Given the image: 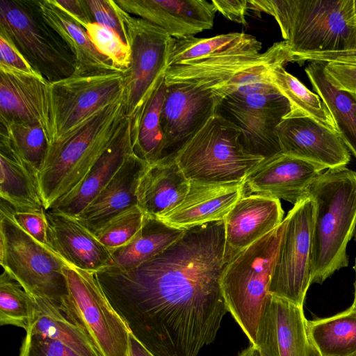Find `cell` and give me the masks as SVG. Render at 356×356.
<instances>
[{
    "label": "cell",
    "mask_w": 356,
    "mask_h": 356,
    "mask_svg": "<svg viewBox=\"0 0 356 356\" xmlns=\"http://www.w3.org/2000/svg\"><path fill=\"white\" fill-rule=\"evenodd\" d=\"M270 56L242 73L220 92L216 114L241 131L240 140L250 154L264 159L282 152L277 127L290 111L289 101L269 79L270 70L292 62L286 43H274Z\"/></svg>",
    "instance_id": "obj_1"
},
{
    "label": "cell",
    "mask_w": 356,
    "mask_h": 356,
    "mask_svg": "<svg viewBox=\"0 0 356 356\" xmlns=\"http://www.w3.org/2000/svg\"><path fill=\"white\" fill-rule=\"evenodd\" d=\"M125 116L124 93L49 145L38 172L45 210L82 181L114 138Z\"/></svg>",
    "instance_id": "obj_2"
},
{
    "label": "cell",
    "mask_w": 356,
    "mask_h": 356,
    "mask_svg": "<svg viewBox=\"0 0 356 356\" xmlns=\"http://www.w3.org/2000/svg\"><path fill=\"white\" fill-rule=\"evenodd\" d=\"M249 9L271 15L293 57L356 50L353 0H251Z\"/></svg>",
    "instance_id": "obj_3"
},
{
    "label": "cell",
    "mask_w": 356,
    "mask_h": 356,
    "mask_svg": "<svg viewBox=\"0 0 356 356\" xmlns=\"http://www.w3.org/2000/svg\"><path fill=\"white\" fill-rule=\"evenodd\" d=\"M314 203L312 284H322L348 265L347 245L356 227V172L327 169L309 186Z\"/></svg>",
    "instance_id": "obj_4"
},
{
    "label": "cell",
    "mask_w": 356,
    "mask_h": 356,
    "mask_svg": "<svg viewBox=\"0 0 356 356\" xmlns=\"http://www.w3.org/2000/svg\"><path fill=\"white\" fill-rule=\"evenodd\" d=\"M286 224L282 223L227 262L220 288L227 309L255 346L257 330L269 293L271 275Z\"/></svg>",
    "instance_id": "obj_5"
},
{
    "label": "cell",
    "mask_w": 356,
    "mask_h": 356,
    "mask_svg": "<svg viewBox=\"0 0 356 356\" xmlns=\"http://www.w3.org/2000/svg\"><path fill=\"white\" fill-rule=\"evenodd\" d=\"M0 263L33 298L47 300L67 312L69 291L63 266L66 262L22 229L13 208L1 200Z\"/></svg>",
    "instance_id": "obj_6"
},
{
    "label": "cell",
    "mask_w": 356,
    "mask_h": 356,
    "mask_svg": "<svg viewBox=\"0 0 356 356\" xmlns=\"http://www.w3.org/2000/svg\"><path fill=\"white\" fill-rule=\"evenodd\" d=\"M238 128L218 114L174 155L189 181L203 184L242 182L264 158L243 147Z\"/></svg>",
    "instance_id": "obj_7"
},
{
    "label": "cell",
    "mask_w": 356,
    "mask_h": 356,
    "mask_svg": "<svg viewBox=\"0 0 356 356\" xmlns=\"http://www.w3.org/2000/svg\"><path fill=\"white\" fill-rule=\"evenodd\" d=\"M0 33L49 83L74 74V56L58 33L45 22L37 0H0Z\"/></svg>",
    "instance_id": "obj_8"
},
{
    "label": "cell",
    "mask_w": 356,
    "mask_h": 356,
    "mask_svg": "<svg viewBox=\"0 0 356 356\" xmlns=\"http://www.w3.org/2000/svg\"><path fill=\"white\" fill-rule=\"evenodd\" d=\"M122 17L131 48V63L123 74L132 138L148 102L165 79L175 39L162 28L123 9Z\"/></svg>",
    "instance_id": "obj_9"
},
{
    "label": "cell",
    "mask_w": 356,
    "mask_h": 356,
    "mask_svg": "<svg viewBox=\"0 0 356 356\" xmlns=\"http://www.w3.org/2000/svg\"><path fill=\"white\" fill-rule=\"evenodd\" d=\"M69 291L68 314L91 338L102 356H129L130 331L112 307L95 272L63 266Z\"/></svg>",
    "instance_id": "obj_10"
},
{
    "label": "cell",
    "mask_w": 356,
    "mask_h": 356,
    "mask_svg": "<svg viewBox=\"0 0 356 356\" xmlns=\"http://www.w3.org/2000/svg\"><path fill=\"white\" fill-rule=\"evenodd\" d=\"M286 219L271 275L269 293L303 307L312 284L313 200L309 197L300 200L289 211Z\"/></svg>",
    "instance_id": "obj_11"
},
{
    "label": "cell",
    "mask_w": 356,
    "mask_h": 356,
    "mask_svg": "<svg viewBox=\"0 0 356 356\" xmlns=\"http://www.w3.org/2000/svg\"><path fill=\"white\" fill-rule=\"evenodd\" d=\"M55 140L125 93L123 72L73 74L50 83Z\"/></svg>",
    "instance_id": "obj_12"
},
{
    "label": "cell",
    "mask_w": 356,
    "mask_h": 356,
    "mask_svg": "<svg viewBox=\"0 0 356 356\" xmlns=\"http://www.w3.org/2000/svg\"><path fill=\"white\" fill-rule=\"evenodd\" d=\"M34 298L35 312L19 356H102L71 315L47 300Z\"/></svg>",
    "instance_id": "obj_13"
},
{
    "label": "cell",
    "mask_w": 356,
    "mask_h": 356,
    "mask_svg": "<svg viewBox=\"0 0 356 356\" xmlns=\"http://www.w3.org/2000/svg\"><path fill=\"white\" fill-rule=\"evenodd\" d=\"M0 122L40 125L55 140L50 83L40 75L0 65Z\"/></svg>",
    "instance_id": "obj_14"
},
{
    "label": "cell",
    "mask_w": 356,
    "mask_h": 356,
    "mask_svg": "<svg viewBox=\"0 0 356 356\" xmlns=\"http://www.w3.org/2000/svg\"><path fill=\"white\" fill-rule=\"evenodd\" d=\"M307 321L303 307L269 294L254 346L261 356H321L309 337Z\"/></svg>",
    "instance_id": "obj_15"
},
{
    "label": "cell",
    "mask_w": 356,
    "mask_h": 356,
    "mask_svg": "<svg viewBox=\"0 0 356 356\" xmlns=\"http://www.w3.org/2000/svg\"><path fill=\"white\" fill-rule=\"evenodd\" d=\"M166 86L161 115L165 141L163 158L174 156L216 114L218 104L209 90L183 83Z\"/></svg>",
    "instance_id": "obj_16"
},
{
    "label": "cell",
    "mask_w": 356,
    "mask_h": 356,
    "mask_svg": "<svg viewBox=\"0 0 356 356\" xmlns=\"http://www.w3.org/2000/svg\"><path fill=\"white\" fill-rule=\"evenodd\" d=\"M325 169L280 153L264 159L246 175L243 181V195L281 199L294 205L306 197L309 186Z\"/></svg>",
    "instance_id": "obj_17"
},
{
    "label": "cell",
    "mask_w": 356,
    "mask_h": 356,
    "mask_svg": "<svg viewBox=\"0 0 356 356\" xmlns=\"http://www.w3.org/2000/svg\"><path fill=\"white\" fill-rule=\"evenodd\" d=\"M282 152L324 166L346 167L349 150L337 131L310 117L284 118L277 127Z\"/></svg>",
    "instance_id": "obj_18"
},
{
    "label": "cell",
    "mask_w": 356,
    "mask_h": 356,
    "mask_svg": "<svg viewBox=\"0 0 356 356\" xmlns=\"http://www.w3.org/2000/svg\"><path fill=\"white\" fill-rule=\"evenodd\" d=\"M127 13L164 29L176 40L186 39L210 29L215 6L207 0H117Z\"/></svg>",
    "instance_id": "obj_19"
},
{
    "label": "cell",
    "mask_w": 356,
    "mask_h": 356,
    "mask_svg": "<svg viewBox=\"0 0 356 356\" xmlns=\"http://www.w3.org/2000/svg\"><path fill=\"white\" fill-rule=\"evenodd\" d=\"M280 200L257 195L241 197L224 218L225 264L283 221Z\"/></svg>",
    "instance_id": "obj_20"
},
{
    "label": "cell",
    "mask_w": 356,
    "mask_h": 356,
    "mask_svg": "<svg viewBox=\"0 0 356 356\" xmlns=\"http://www.w3.org/2000/svg\"><path fill=\"white\" fill-rule=\"evenodd\" d=\"M49 248L66 263L96 272L111 266L108 249L73 217L46 210Z\"/></svg>",
    "instance_id": "obj_21"
},
{
    "label": "cell",
    "mask_w": 356,
    "mask_h": 356,
    "mask_svg": "<svg viewBox=\"0 0 356 356\" xmlns=\"http://www.w3.org/2000/svg\"><path fill=\"white\" fill-rule=\"evenodd\" d=\"M243 196V181L203 184L190 181L189 191L184 200L158 219L184 230L222 220Z\"/></svg>",
    "instance_id": "obj_22"
},
{
    "label": "cell",
    "mask_w": 356,
    "mask_h": 356,
    "mask_svg": "<svg viewBox=\"0 0 356 356\" xmlns=\"http://www.w3.org/2000/svg\"><path fill=\"white\" fill-rule=\"evenodd\" d=\"M132 153L131 123L125 116L114 138L82 181L49 209L76 218L109 183Z\"/></svg>",
    "instance_id": "obj_23"
},
{
    "label": "cell",
    "mask_w": 356,
    "mask_h": 356,
    "mask_svg": "<svg viewBox=\"0 0 356 356\" xmlns=\"http://www.w3.org/2000/svg\"><path fill=\"white\" fill-rule=\"evenodd\" d=\"M147 163L132 153L97 197L75 218L95 234L112 218L138 205L137 188Z\"/></svg>",
    "instance_id": "obj_24"
},
{
    "label": "cell",
    "mask_w": 356,
    "mask_h": 356,
    "mask_svg": "<svg viewBox=\"0 0 356 356\" xmlns=\"http://www.w3.org/2000/svg\"><path fill=\"white\" fill-rule=\"evenodd\" d=\"M190 181L175 156L147 164L137 188L138 206L149 217L158 218L176 208L185 198Z\"/></svg>",
    "instance_id": "obj_25"
},
{
    "label": "cell",
    "mask_w": 356,
    "mask_h": 356,
    "mask_svg": "<svg viewBox=\"0 0 356 356\" xmlns=\"http://www.w3.org/2000/svg\"><path fill=\"white\" fill-rule=\"evenodd\" d=\"M273 50L274 44L260 54L224 56L170 65L165 72V84L192 85L211 91L213 96L242 73L267 60Z\"/></svg>",
    "instance_id": "obj_26"
},
{
    "label": "cell",
    "mask_w": 356,
    "mask_h": 356,
    "mask_svg": "<svg viewBox=\"0 0 356 356\" xmlns=\"http://www.w3.org/2000/svg\"><path fill=\"white\" fill-rule=\"evenodd\" d=\"M0 197L16 211L44 209L38 172L18 153L9 140L0 134Z\"/></svg>",
    "instance_id": "obj_27"
},
{
    "label": "cell",
    "mask_w": 356,
    "mask_h": 356,
    "mask_svg": "<svg viewBox=\"0 0 356 356\" xmlns=\"http://www.w3.org/2000/svg\"><path fill=\"white\" fill-rule=\"evenodd\" d=\"M37 3L45 22L58 33L73 53L76 60L74 74L119 72L109 58L98 51L86 29L72 17L51 0H37Z\"/></svg>",
    "instance_id": "obj_28"
},
{
    "label": "cell",
    "mask_w": 356,
    "mask_h": 356,
    "mask_svg": "<svg viewBox=\"0 0 356 356\" xmlns=\"http://www.w3.org/2000/svg\"><path fill=\"white\" fill-rule=\"evenodd\" d=\"M261 49V43L245 33H229L208 38L175 39L169 66L224 56L260 54Z\"/></svg>",
    "instance_id": "obj_29"
},
{
    "label": "cell",
    "mask_w": 356,
    "mask_h": 356,
    "mask_svg": "<svg viewBox=\"0 0 356 356\" xmlns=\"http://www.w3.org/2000/svg\"><path fill=\"white\" fill-rule=\"evenodd\" d=\"M184 232L170 227L156 218L146 216L144 224L127 245L109 250L111 268L127 270L136 267L163 252Z\"/></svg>",
    "instance_id": "obj_30"
},
{
    "label": "cell",
    "mask_w": 356,
    "mask_h": 356,
    "mask_svg": "<svg viewBox=\"0 0 356 356\" xmlns=\"http://www.w3.org/2000/svg\"><path fill=\"white\" fill-rule=\"evenodd\" d=\"M325 62L312 61L305 72L330 110L345 145L356 158V95L337 89L324 72Z\"/></svg>",
    "instance_id": "obj_31"
},
{
    "label": "cell",
    "mask_w": 356,
    "mask_h": 356,
    "mask_svg": "<svg viewBox=\"0 0 356 356\" xmlns=\"http://www.w3.org/2000/svg\"><path fill=\"white\" fill-rule=\"evenodd\" d=\"M309 337L321 356H348L356 352V309L307 321Z\"/></svg>",
    "instance_id": "obj_32"
},
{
    "label": "cell",
    "mask_w": 356,
    "mask_h": 356,
    "mask_svg": "<svg viewBox=\"0 0 356 356\" xmlns=\"http://www.w3.org/2000/svg\"><path fill=\"white\" fill-rule=\"evenodd\" d=\"M268 76L270 83L289 102L290 111L284 119L310 117L338 133L334 118L320 96L287 72L283 65L273 67Z\"/></svg>",
    "instance_id": "obj_33"
},
{
    "label": "cell",
    "mask_w": 356,
    "mask_h": 356,
    "mask_svg": "<svg viewBox=\"0 0 356 356\" xmlns=\"http://www.w3.org/2000/svg\"><path fill=\"white\" fill-rule=\"evenodd\" d=\"M166 88L164 79L148 102L137 131L131 138L134 154L149 164L161 159L163 155L165 141L161 115Z\"/></svg>",
    "instance_id": "obj_34"
},
{
    "label": "cell",
    "mask_w": 356,
    "mask_h": 356,
    "mask_svg": "<svg viewBox=\"0 0 356 356\" xmlns=\"http://www.w3.org/2000/svg\"><path fill=\"white\" fill-rule=\"evenodd\" d=\"M35 309V298L6 270L0 276V323L29 327Z\"/></svg>",
    "instance_id": "obj_35"
},
{
    "label": "cell",
    "mask_w": 356,
    "mask_h": 356,
    "mask_svg": "<svg viewBox=\"0 0 356 356\" xmlns=\"http://www.w3.org/2000/svg\"><path fill=\"white\" fill-rule=\"evenodd\" d=\"M0 124V134L5 136L20 156L39 172L49 145L43 128L22 122Z\"/></svg>",
    "instance_id": "obj_36"
},
{
    "label": "cell",
    "mask_w": 356,
    "mask_h": 356,
    "mask_svg": "<svg viewBox=\"0 0 356 356\" xmlns=\"http://www.w3.org/2000/svg\"><path fill=\"white\" fill-rule=\"evenodd\" d=\"M146 215L135 205L112 218L94 235L109 250L124 246L141 229Z\"/></svg>",
    "instance_id": "obj_37"
},
{
    "label": "cell",
    "mask_w": 356,
    "mask_h": 356,
    "mask_svg": "<svg viewBox=\"0 0 356 356\" xmlns=\"http://www.w3.org/2000/svg\"><path fill=\"white\" fill-rule=\"evenodd\" d=\"M86 31L99 53L111 60L113 67L124 72L131 63V48L113 31L94 22Z\"/></svg>",
    "instance_id": "obj_38"
},
{
    "label": "cell",
    "mask_w": 356,
    "mask_h": 356,
    "mask_svg": "<svg viewBox=\"0 0 356 356\" xmlns=\"http://www.w3.org/2000/svg\"><path fill=\"white\" fill-rule=\"evenodd\" d=\"M93 22L113 31L128 44L122 8L113 0H84ZM129 45V44H128Z\"/></svg>",
    "instance_id": "obj_39"
},
{
    "label": "cell",
    "mask_w": 356,
    "mask_h": 356,
    "mask_svg": "<svg viewBox=\"0 0 356 356\" xmlns=\"http://www.w3.org/2000/svg\"><path fill=\"white\" fill-rule=\"evenodd\" d=\"M13 217L19 226L41 244L49 246V225L46 210L40 211H16Z\"/></svg>",
    "instance_id": "obj_40"
},
{
    "label": "cell",
    "mask_w": 356,
    "mask_h": 356,
    "mask_svg": "<svg viewBox=\"0 0 356 356\" xmlns=\"http://www.w3.org/2000/svg\"><path fill=\"white\" fill-rule=\"evenodd\" d=\"M324 72L337 89L356 95V63L325 62Z\"/></svg>",
    "instance_id": "obj_41"
},
{
    "label": "cell",
    "mask_w": 356,
    "mask_h": 356,
    "mask_svg": "<svg viewBox=\"0 0 356 356\" xmlns=\"http://www.w3.org/2000/svg\"><path fill=\"white\" fill-rule=\"evenodd\" d=\"M0 65L22 72L40 75L32 68L14 44L1 33H0Z\"/></svg>",
    "instance_id": "obj_42"
},
{
    "label": "cell",
    "mask_w": 356,
    "mask_h": 356,
    "mask_svg": "<svg viewBox=\"0 0 356 356\" xmlns=\"http://www.w3.org/2000/svg\"><path fill=\"white\" fill-rule=\"evenodd\" d=\"M217 11L230 21L247 25L245 15L249 10L248 1L212 0Z\"/></svg>",
    "instance_id": "obj_43"
},
{
    "label": "cell",
    "mask_w": 356,
    "mask_h": 356,
    "mask_svg": "<svg viewBox=\"0 0 356 356\" xmlns=\"http://www.w3.org/2000/svg\"><path fill=\"white\" fill-rule=\"evenodd\" d=\"M83 29L94 23L84 0H51Z\"/></svg>",
    "instance_id": "obj_44"
},
{
    "label": "cell",
    "mask_w": 356,
    "mask_h": 356,
    "mask_svg": "<svg viewBox=\"0 0 356 356\" xmlns=\"http://www.w3.org/2000/svg\"><path fill=\"white\" fill-rule=\"evenodd\" d=\"M314 58L318 61H339L356 63V50L316 53L314 54Z\"/></svg>",
    "instance_id": "obj_45"
},
{
    "label": "cell",
    "mask_w": 356,
    "mask_h": 356,
    "mask_svg": "<svg viewBox=\"0 0 356 356\" xmlns=\"http://www.w3.org/2000/svg\"><path fill=\"white\" fill-rule=\"evenodd\" d=\"M129 356H154L131 334L129 337Z\"/></svg>",
    "instance_id": "obj_46"
},
{
    "label": "cell",
    "mask_w": 356,
    "mask_h": 356,
    "mask_svg": "<svg viewBox=\"0 0 356 356\" xmlns=\"http://www.w3.org/2000/svg\"><path fill=\"white\" fill-rule=\"evenodd\" d=\"M237 356H261V354L257 347L250 345Z\"/></svg>",
    "instance_id": "obj_47"
},
{
    "label": "cell",
    "mask_w": 356,
    "mask_h": 356,
    "mask_svg": "<svg viewBox=\"0 0 356 356\" xmlns=\"http://www.w3.org/2000/svg\"><path fill=\"white\" fill-rule=\"evenodd\" d=\"M353 268H354L355 272V283H354L355 293H354V301H353V305L351 306H353L354 308L356 309V258L355 259V265H354Z\"/></svg>",
    "instance_id": "obj_48"
},
{
    "label": "cell",
    "mask_w": 356,
    "mask_h": 356,
    "mask_svg": "<svg viewBox=\"0 0 356 356\" xmlns=\"http://www.w3.org/2000/svg\"><path fill=\"white\" fill-rule=\"evenodd\" d=\"M353 10H354V15L356 19V0H353Z\"/></svg>",
    "instance_id": "obj_49"
},
{
    "label": "cell",
    "mask_w": 356,
    "mask_h": 356,
    "mask_svg": "<svg viewBox=\"0 0 356 356\" xmlns=\"http://www.w3.org/2000/svg\"><path fill=\"white\" fill-rule=\"evenodd\" d=\"M348 356H356V352L348 355Z\"/></svg>",
    "instance_id": "obj_50"
},
{
    "label": "cell",
    "mask_w": 356,
    "mask_h": 356,
    "mask_svg": "<svg viewBox=\"0 0 356 356\" xmlns=\"http://www.w3.org/2000/svg\"><path fill=\"white\" fill-rule=\"evenodd\" d=\"M355 241L356 243V232L355 233Z\"/></svg>",
    "instance_id": "obj_51"
}]
</instances>
